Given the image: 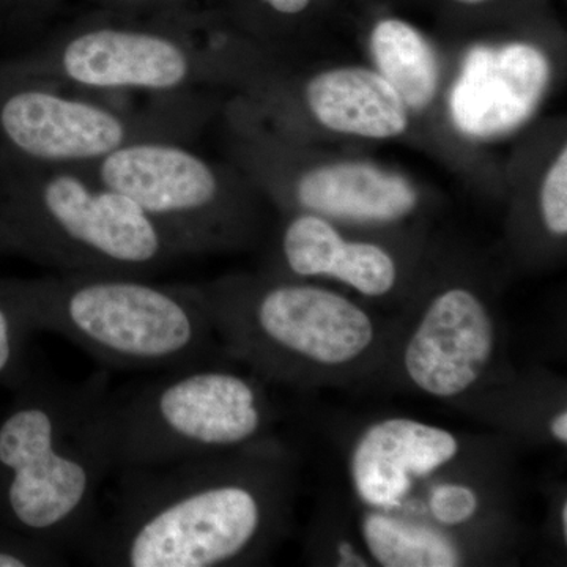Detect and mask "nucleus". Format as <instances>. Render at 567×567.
Segmentation results:
<instances>
[{
  "label": "nucleus",
  "mask_w": 567,
  "mask_h": 567,
  "mask_svg": "<svg viewBox=\"0 0 567 567\" xmlns=\"http://www.w3.org/2000/svg\"><path fill=\"white\" fill-rule=\"evenodd\" d=\"M357 537L374 566L457 567L516 544L509 451L410 416L377 417L347 447Z\"/></svg>",
  "instance_id": "1"
},
{
  "label": "nucleus",
  "mask_w": 567,
  "mask_h": 567,
  "mask_svg": "<svg viewBox=\"0 0 567 567\" xmlns=\"http://www.w3.org/2000/svg\"><path fill=\"white\" fill-rule=\"evenodd\" d=\"M112 476L110 511L78 548L93 566L259 565L289 527L293 461L279 440Z\"/></svg>",
  "instance_id": "2"
},
{
  "label": "nucleus",
  "mask_w": 567,
  "mask_h": 567,
  "mask_svg": "<svg viewBox=\"0 0 567 567\" xmlns=\"http://www.w3.org/2000/svg\"><path fill=\"white\" fill-rule=\"evenodd\" d=\"M104 372L65 385L29 372L0 415V525L78 551L112 476L102 409Z\"/></svg>",
  "instance_id": "3"
},
{
  "label": "nucleus",
  "mask_w": 567,
  "mask_h": 567,
  "mask_svg": "<svg viewBox=\"0 0 567 567\" xmlns=\"http://www.w3.org/2000/svg\"><path fill=\"white\" fill-rule=\"evenodd\" d=\"M224 352L265 383L311 390L380 379L398 319L319 284L230 278L199 284Z\"/></svg>",
  "instance_id": "4"
},
{
  "label": "nucleus",
  "mask_w": 567,
  "mask_h": 567,
  "mask_svg": "<svg viewBox=\"0 0 567 567\" xmlns=\"http://www.w3.org/2000/svg\"><path fill=\"white\" fill-rule=\"evenodd\" d=\"M35 331L69 339L112 369H167L230 360L199 286L141 276L11 278Z\"/></svg>",
  "instance_id": "5"
},
{
  "label": "nucleus",
  "mask_w": 567,
  "mask_h": 567,
  "mask_svg": "<svg viewBox=\"0 0 567 567\" xmlns=\"http://www.w3.org/2000/svg\"><path fill=\"white\" fill-rule=\"evenodd\" d=\"M0 224L17 256L62 275L148 278L183 257L130 197L81 167L24 162L2 152Z\"/></svg>",
  "instance_id": "6"
},
{
  "label": "nucleus",
  "mask_w": 567,
  "mask_h": 567,
  "mask_svg": "<svg viewBox=\"0 0 567 567\" xmlns=\"http://www.w3.org/2000/svg\"><path fill=\"white\" fill-rule=\"evenodd\" d=\"M276 417L267 383L223 360L107 391L102 431L114 475L265 445Z\"/></svg>",
  "instance_id": "7"
},
{
  "label": "nucleus",
  "mask_w": 567,
  "mask_h": 567,
  "mask_svg": "<svg viewBox=\"0 0 567 567\" xmlns=\"http://www.w3.org/2000/svg\"><path fill=\"white\" fill-rule=\"evenodd\" d=\"M186 95L133 112L0 66V152L48 166H87L136 141H183Z\"/></svg>",
  "instance_id": "8"
},
{
  "label": "nucleus",
  "mask_w": 567,
  "mask_h": 567,
  "mask_svg": "<svg viewBox=\"0 0 567 567\" xmlns=\"http://www.w3.org/2000/svg\"><path fill=\"white\" fill-rule=\"evenodd\" d=\"M502 319L472 287L447 286L398 319L382 375L443 402H472L509 377Z\"/></svg>",
  "instance_id": "9"
},
{
  "label": "nucleus",
  "mask_w": 567,
  "mask_h": 567,
  "mask_svg": "<svg viewBox=\"0 0 567 567\" xmlns=\"http://www.w3.org/2000/svg\"><path fill=\"white\" fill-rule=\"evenodd\" d=\"M74 167L130 197L182 256L240 244L248 233L223 175L185 141H136Z\"/></svg>",
  "instance_id": "10"
},
{
  "label": "nucleus",
  "mask_w": 567,
  "mask_h": 567,
  "mask_svg": "<svg viewBox=\"0 0 567 567\" xmlns=\"http://www.w3.org/2000/svg\"><path fill=\"white\" fill-rule=\"evenodd\" d=\"M2 69L92 93L186 95L207 78L208 55L183 33L100 25L0 61Z\"/></svg>",
  "instance_id": "11"
},
{
  "label": "nucleus",
  "mask_w": 567,
  "mask_h": 567,
  "mask_svg": "<svg viewBox=\"0 0 567 567\" xmlns=\"http://www.w3.org/2000/svg\"><path fill=\"white\" fill-rule=\"evenodd\" d=\"M548 81L550 63L532 44L473 48L451 92V117L468 136H503L535 114Z\"/></svg>",
  "instance_id": "12"
},
{
  "label": "nucleus",
  "mask_w": 567,
  "mask_h": 567,
  "mask_svg": "<svg viewBox=\"0 0 567 567\" xmlns=\"http://www.w3.org/2000/svg\"><path fill=\"white\" fill-rule=\"evenodd\" d=\"M279 252L297 279H334L368 300H385L398 289L393 254L372 241L349 240L323 216L303 213L290 219Z\"/></svg>",
  "instance_id": "13"
},
{
  "label": "nucleus",
  "mask_w": 567,
  "mask_h": 567,
  "mask_svg": "<svg viewBox=\"0 0 567 567\" xmlns=\"http://www.w3.org/2000/svg\"><path fill=\"white\" fill-rule=\"evenodd\" d=\"M308 213L358 223H393L415 210L417 194L401 175L365 163L316 167L295 183Z\"/></svg>",
  "instance_id": "14"
},
{
  "label": "nucleus",
  "mask_w": 567,
  "mask_h": 567,
  "mask_svg": "<svg viewBox=\"0 0 567 567\" xmlns=\"http://www.w3.org/2000/svg\"><path fill=\"white\" fill-rule=\"evenodd\" d=\"M306 103L331 132L388 140L405 132L409 107L377 71L350 66L317 74L306 85Z\"/></svg>",
  "instance_id": "15"
},
{
  "label": "nucleus",
  "mask_w": 567,
  "mask_h": 567,
  "mask_svg": "<svg viewBox=\"0 0 567 567\" xmlns=\"http://www.w3.org/2000/svg\"><path fill=\"white\" fill-rule=\"evenodd\" d=\"M371 50L379 73L412 111H423L439 87V62L427 40L401 20L380 21L372 31Z\"/></svg>",
  "instance_id": "16"
},
{
  "label": "nucleus",
  "mask_w": 567,
  "mask_h": 567,
  "mask_svg": "<svg viewBox=\"0 0 567 567\" xmlns=\"http://www.w3.org/2000/svg\"><path fill=\"white\" fill-rule=\"evenodd\" d=\"M33 333L11 278H0V386L14 388L31 372L28 350Z\"/></svg>",
  "instance_id": "17"
},
{
  "label": "nucleus",
  "mask_w": 567,
  "mask_h": 567,
  "mask_svg": "<svg viewBox=\"0 0 567 567\" xmlns=\"http://www.w3.org/2000/svg\"><path fill=\"white\" fill-rule=\"evenodd\" d=\"M69 565L65 551L0 525V567H59Z\"/></svg>",
  "instance_id": "18"
},
{
  "label": "nucleus",
  "mask_w": 567,
  "mask_h": 567,
  "mask_svg": "<svg viewBox=\"0 0 567 567\" xmlns=\"http://www.w3.org/2000/svg\"><path fill=\"white\" fill-rule=\"evenodd\" d=\"M540 218L548 234L557 238L567 235V151L559 152L557 159L544 178L540 189Z\"/></svg>",
  "instance_id": "19"
},
{
  "label": "nucleus",
  "mask_w": 567,
  "mask_h": 567,
  "mask_svg": "<svg viewBox=\"0 0 567 567\" xmlns=\"http://www.w3.org/2000/svg\"><path fill=\"white\" fill-rule=\"evenodd\" d=\"M320 547H322V561L327 565L341 567L374 566L357 536L330 533L327 540H322Z\"/></svg>",
  "instance_id": "20"
},
{
  "label": "nucleus",
  "mask_w": 567,
  "mask_h": 567,
  "mask_svg": "<svg viewBox=\"0 0 567 567\" xmlns=\"http://www.w3.org/2000/svg\"><path fill=\"white\" fill-rule=\"evenodd\" d=\"M554 522H555V536L559 546L567 547V496L557 495L554 503Z\"/></svg>",
  "instance_id": "21"
},
{
  "label": "nucleus",
  "mask_w": 567,
  "mask_h": 567,
  "mask_svg": "<svg viewBox=\"0 0 567 567\" xmlns=\"http://www.w3.org/2000/svg\"><path fill=\"white\" fill-rule=\"evenodd\" d=\"M262 2L276 13L298 14L309 6L311 0H262Z\"/></svg>",
  "instance_id": "22"
},
{
  "label": "nucleus",
  "mask_w": 567,
  "mask_h": 567,
  "mask_svg": "<svg viewBox=\"0 0 567 567\" xmlns=\"http://www.w3.org/2000/svg\"><path fill=\"white\" fill-rule=\"evenodd\" d=\"M0 256H17L13 240H11L10 234L7 233L2 224H0Z\"/></svg>",
  "instance_id": "23"
},
{
  "label": "nucleus",
  "mask_w": 567,
  "mask_h": 567,
  "mask_svg": "<svg viewBox=\"0 0 567 567\" xmlns=\"http://www.w3.org/2000/svg\"><path fill=\"white\" fill-rule=\"evenodd\" d=\"M457 2H462V3H481V2H486V0H457Z\"/></svg>",
  "instance_id": "24"
}]
</instances>
